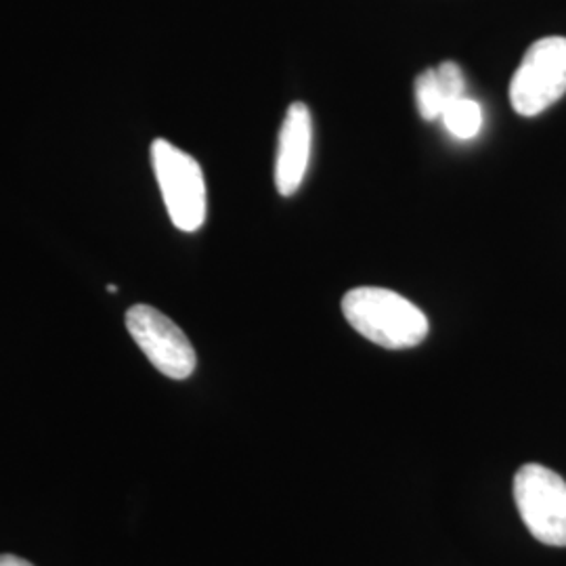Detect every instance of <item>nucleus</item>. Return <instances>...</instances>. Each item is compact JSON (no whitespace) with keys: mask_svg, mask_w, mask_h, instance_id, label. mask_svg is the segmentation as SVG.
<instances>
[{"mask_svg":"<svg viewBox=\"0 0 566 566\" xmlns=\"http://www.w3.org/2000/svg\"><path fill=\"white\" fill-rule=\"evenodd\" d=\"M151 164L172 224L193 233L206 221V181L202 166L166 139L151 145Z\"/></svg>","mask_w":566,"mask_h":566,"instance_id":"2","label":"nucleus"},{"mask_svg":"<svg viewBox=\"0 0 566 566\" xmlns=\"http://www.w3.org/2000/svg\"><path fill=\"white\" fill-rule=\"evenodd\" d=\"M566 93V39L547 36L528 46L510 82V102L516 114L533 118Z\"/></svg>","mask_w":566,"mask_h":566,"instance_id":"3","label":"nucleus"},{"mask_svg":"<svg viewBox=\"0 0 566 566\" xmlns=\"http://www.w3.org/2000/svg\"><path fill=\"white\" fill-rule=\"evenodd\" d=\"M313 145V118L304 103H292L285 112L277 160H275V185L283 198L294 196L303 185L304 175L308 170Z\"/></svg>","mask_w":566,"mask_h":566,"instance_id":"6","label":"nucleus"},{"mask_svg":"<svg viewBox=\"0 0 566 566\" xmlns=\"http://www.w3.org/2000/svg\"><path fill=\"white\" fill-rule=\"evenodd\" d=\"M441 122L446 124L447 133L460 142L474 139L483 128V109L479 102L470 97H460L447 105Z\"/></svg>","mask_w":566,"mask_h":566,"instance_id":"8","label":"nucleus"},{"mask_svg":"<svg viewBox=\"0 0 566 566\" xmlns=\"http://www.w3.org/2000/svg\"><path fill=\"white\" fill-rule=\"evenodd\" d=\"M126 329L149 364L170 380H187L198 365L196 350L179 325L149 304H135L126 313Z\"/></svg>","mask_w":566,"mask_h":566,"instance_id":"5","label":"nucleus"},{"mask_svg":"<svg viewBox=\"0 0 566 566\" xmlns=\"http://www.w3.org/2000/svg\"><path fill=\"white\" fill-rule=\"evenodd\" d=\"M0 566H34L15 554H0Z\"/></svg>","mask_w":566,"mask_h":566,"instance_id":"9","label":"nucleus"},{"mask_svg":"<svg viewBox=\"0 0 566 566\" xmlns=\"http://www.w3.org/2000/svg\"><path fill=\"white\" fill-rule=\"evenodd\" d=\"M514 502L528 533L552 547H566V481L542 464H525L514 476Z\"/></svg>","mask_w":566,"mask_h":566,"instance_id":"4","label":"nucleus"},{"mask_svg":"<svg viewBox=\"0 0 566 566\" xmlns=\"http://www.w3.org/2000/svg\"><path fill=\"white\" fill-rule=\"evenodd\" d=\"M464 95V72L455 61H443L437 67H428L416 78V103L424 120H441L447 105Z\"/></svg>","mask_w":566,"mask_h":566,"instance_id":"7","label":"nucleus"},{"mask_svg":"<svg viewBox=\"0 0 566 566\" xmlns=\"http://www.w3.org/2000/svg\"><path fill=\"white\" fill-rule=\"evenodd\" d=\"M107 292H118V285H107Z\"/></svg>","mask_w":566,"mask_h":566,"instance_id":"10","label":"nucleus"},{"mask_svg":"<svg viewBox=\"0 0 566 566\" xmlns=\"http://www.w3.org/2000/svg\"><path fill=\"white\" fill-rule=\"evenodd\" d=\"M346 322L369 343L390 350L413 348L428 336L424 313L401 294L386 287H355L343 298Z\"/></svg>","mask_w":566,"mask_h":566,"instance_id":"1","label":"nucleus"}]
</instances>
